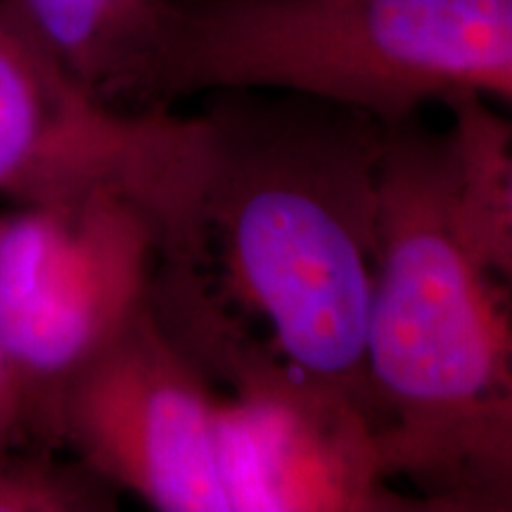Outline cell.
<instances>
[{
    "label": "cell",
    "instance_id": "30bf717a",
    "mask_svg": "<svg viewBox=\"0 0 512 512\" xmlns=\"http://www.w3.org/2000/svg\"><path fill=\"white\" fill-rule=\"evenodd\" d=\"M117 508L114 489L79 460L55 451L12 446L0 453V512H100Z\"/></svg>",
    "mask_w": 512,
    "mask_h": 512
},
{
    "label": "cell",
    "instance_id": "3957f363",
    "mask_svg": "<svg viewBox=\"0 0 512 512\" xmlns=\"http://www.w3.org/2000/svg\"><path fill=\"white\" fill-rule=\"evenodd\" d=\"M510 74L512 0H190L145 110L264 88L399 126L430 102L498 98Z\"/></svg>",
    "mask_w": 512,
    "mask_h": 512
},
{
    "label": "cell",
    "instance_id": "8992f818",
    "mask_svg": "<svg viewBox=\"0 0 512 512\" xmlns=\"http://www.w3.org/2000/svg\"><path fill=\"white\" fill-rule=\"evenodd\" d=\"M57 448L162 512H233L221 392L150 304L64 389Z\"/></svg>",
    "mask_w": 512,
    "mask_h": 512
},
{
    "label": "cell",
    "instance_id": "8fae6325",
    "mask_svg": "<svg viewBox=\"0 0 512 512\" xmlns=\"http://www.w3.org/2000/svg\"><path fill=\"white\" fill-rule=\"evenodd\" d=\"M12 446H29L27 403L3 342H0V453Z\"/></svg>",
    "mask_w": 512,
    "mask_h": 512
},
{
    "label": "cell",
    "instance_id": "6da1fadb",
    "mask_svg": "<svg viewBox=\"0 0 512 512\" xmlns=\"http://www.w3.org/2000/svg\"><path fill=\"white\" fill-rule=\"evenodd\" d=\"M207 150L188 264L275 358L366 413L387 128L309 95L230 88Z\"/></svg>",
    "mask_w": 512,
    "mask_h": 512
},
{
    "label": "cell",
    "instance_id": "9c48e42d",
    "mask_svg": "<svg viewBox=\"0 0 512 512\" xmlns=\"http://www.w3.org/2000/svg\"><path fill=\"white\" fill-rule=\"evenodd\" d=\"M444 131L456 219L472 247L512 280V124L484 95L446 102Z\"/></svg>",
    "mask_w": 512,
    "mask_h": 512
},
{
    "label": "cell",
    "instance_id": "7a4b0ae2",
    "mask_svg": "<svg viewBox=\"0 0 512 512\" xmlns=\"http://www.w3.org/2000/svg\"><path fill=\"white\" fill-rule=\"evenodd\" d=\"M387 482L418 510L512 512V280L465 238L444 131L387 128L366 342Z\"/></svg>",
    "mask_w": 512,
    "mask_h": 512
},
{
    "label": "cell",
    "instance_id": "7c38bea8",
    "mask_svg": "<svg viewBox=\"0 0 512 512\" xmlns=\"http://www.w3.org/2000/svg\"><path fill=\"white\" fill-rule=\"evenodd\" d=\"M498 98H503V100H508V102H512V74H510V79H508V83H505L503 86V91L498 93Z\"/></svg>",
    "mask_w": 512,
    "mask_h": 512
},
{
    "label": "cell",
    "instance_id": "52a82bcc",
    "mask_svg": "<svg viewBox=\"0 0 512 512\" xmlns=\"http://www.w3.org/2000/svg\"><path fill=\"white\" fill-rule=\"evenodd\" d=\"M219 387L233 512L418 510L382 472L366 413L228 323L190 339Z\"/></svg>",
    "mask_w": 512,
    "mask_h": 512
},
{
    "label": "cell",
    "instance_id": "ba28073f",
    "mask_svg": "<svg viewBox=\"0 0 512 512\" xmlns=\"http://www.w3.org/2000/svg\"><path fill=\"white\" fill-rule=\"evenodd\" d=\"M190 0H12L57 62L100 100L145 110V88Z\"/></svg>",
    "mask_w": 512,
    "mask_h": 512
},
{
    "label": "cell",
    "instance_id": "5b68a950",
    "mask_svg": "<svg viewBox=\"0 0 512 512\" xmlns=\"http://www.w3.org/2000/svg\"><path fill=\"white\" fill-rule=\"evenodd\" d=\"M202 114L121 110L57 62L12 0H0V200L10 207L119 190L164 230V256L195 245Z\"/></svg>",
    "mask_w": 512,
    "mask_h": 512
},
{
    "label": "cell",
    "instance_id": "277c9868",
    "mask_svg": "<svg viewBox=\"0 0 512 512\" xmlns=\"http://www.w3.org/2000/svg\"><path fill=\"white\" fill-rule=\"evenodd\" d=\"M164 252L155 214L119 190L0 211V342L29 446L57 451L64 389L150 304Z\"/></svg>",
    "mask_w": 512,
    "mask_h": 512
}]
</instances>
